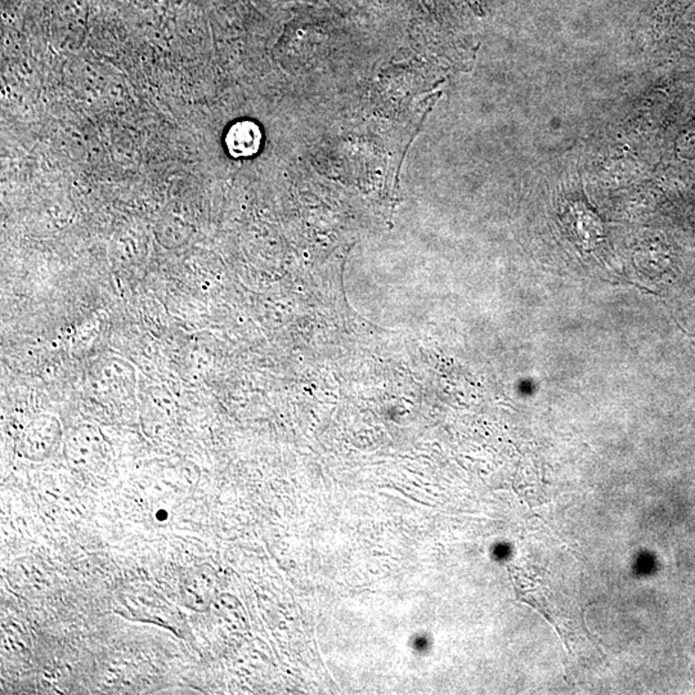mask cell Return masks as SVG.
Masks as SVG:
<instances>
[{
  "label": "cell",
  "instance_id": "6da1fadb",
  "mask_svg": "<svg viewBox=\"0 0 695 695\" xmlns=\"http://www.w3.org/2000/svg\"><path fill=\"white\" fill-rule=\"evenodd\" d=\"M212 577L205 568L200 567L192 570L183 581L182 594L186 604L195 611L203 612L213 602Z\"/></svg>",
  "mask_w": 695,
  "mask_h": 695
},
{
  "label": "cell",
  "instance_id": "7a4b0ae2",
  "mask_svg": "<svg viewBox=\"0 0 695 695\" xmlns=\"http://www.w3.org/2000/svg\"><path fill=\"white\" fill-rule=\"evenodd\" d=\"M226 142L235 158L254 155L260 146L259 128L250 121H241L230 129Z\"/></svg>",
  "mask_w": 695,
  "mask_h": 695
}]
</instances>
